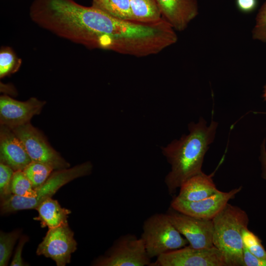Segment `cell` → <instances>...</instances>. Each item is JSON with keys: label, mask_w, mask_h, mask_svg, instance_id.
<instances>
[{"label": "cell", "mask_w": 266, "mask_h": 266, "mask_svg": "<svg viewBox=\"0 0 266 266\" xmlns=\"http://www.w3.org/2000/svg\"><path fill=\"white\" fill-rule=\"evenodd\" d=\"M218 124L212 121L207 126L206 122L200 118L195 124L188 125L189 133L183 135L162 148V153L171 166L165 182L169 194L176 190L188 179L202 171L205 154L215 138Z\"/></svg>", "instance_id": "1"}, {"label": "cell", "mask_w": 266, "mask_h": 266, "mask_svg": "<svg viewBox=\"0 0 266 266\" xmlns=\"http://www.w3.org/2000/svg\"><path fill=\"white\" fill-rule=\"evenodd\" d=\"M212 221L213 246L223 254L227 266H243L242 232L248 228L247 213L228 203Z\"/></svg>", "instance_id": "2"}, {"label": "cell", "mask_w": 266, "mask_h": 266, "mask_svg": "<svg viewBox=\"0 0 266 266\" xmlns=\"http://www.w3.org/2000/svg\"><path fill=\"white\" fill-rule=\"evenodd\" d=\"M92 169L91 163L86 162L71 168L57 170L50 175L42 185L35 189V197L26 198L11 194L1 200V213L3 214L22 210L35 209L62 186L76 178L89 175Z\"/></svg>", "instance_id": "3"}, {"label": "cell", "mask_w": 266, "mask_h": 266, "mask_svg": "<svg viewBox=\"0 0 266 266\" xmlns=\"http://www.w3.org/2000/svg\"><path fill=\"white\" fill-rule=\"evenodd\" d=\"M142 239L149 257L152 259L189 244L166 213H155L143 222Z\"/></svg>", "instance_id": "4"}, {"label": "cell", "mask_w": 266, "mask_h": 266, "mask_svg": "<svg viewBox=\"0 0 266 266\" xmlns=\"http://www.w3.org/2000/svg\"><path fill=\"white\" fill-rule=\"evenodd\" d=\"M142 239L134 234L120 236L105 254L94 261L96 266H149L151 263Z\"/></svg>", "instance_id": "5"}, {"label": "cell", "mask_w": 266, "mask_h": 266, "mask_svg": "<svg viewBox=\"0 0 266 266\" xmlns=\"http://www.w3.org/2000/svg\"><path fill=\"white\" fill-rule=\"evenodd\" d=\"M11 129L23 143L32 161L48 165L56 170L69 167V164L30 122Z\"/></svg>", "instance_id": "6"}, {"label": "cell", "mask_w": 266, "mask_h": 266, "mask_svg": "<svg viewBox=\"0 0 266 266\" xmlns=\"http://www.w3.org/2000/svg\"><path fill=\"white\" fill-rule=\"evenodd\" d=\"M149 266H227L222 252L215 246L198 249L189 245L164 253Z\"/></svg>", "instance_id": "7"}, {"label": "cell", "mask_w": 266, "mask_h": 266, "mask_svg": "<svg viewBox=\"0 0 266 266\" xmlns=\"http://www.w3.org/2000/svg\"><path fill=\"white\" fill-rule=\"evenodd\" d=\"M166 213L190 246L198 249L214 246L212 220L193 217L179 212L170 206Z\"/></svg>", "instance_id": "8"}, {"label": "cell", "mask_w": 266, "mask_h": 266, "mask_svg": "<svg viewBox=\"0 0 266 266\" xmlns=\"http://www.w3.org/2000/svg\"><path fill=\"white\" fill-rule=\"evenodd\" d=\"M77 245L74 233L67 224L48 229L36 252L37 255L51 258L57 266H65L70 263Z\"/></svg>", "instance_id": "9"}, {"label": "cell", "mask_w": 266, "mask_h": 266, "mask_svg": "<svg viewBox=\"0 0 266 266\" xmlns=\"http://www.w3.org/2000/svg\"><path fill=\"white\" fill-rule=\"evenodd\" d=\"M241 190L240 186L229 192L219 191L208 198L193 201L183 200L176 197L171 201L170 207L193 217L212 220Z\"/></svg>", "instance_id": "10"}, {"label": "cell", "mask_w": 266, "mask_h": 266, "mask_svg": "<svg viewBox=\"0 0 266 266\" xmlns=\"http://www.w3.org/2000/svg\"><path fill=\"white\" fill-rule=\"evenodd\" d=\"M35 98L25 101L15 100L7 96L0 98V125L13 129L30 122L34 115L39 114L45 104Z\"/></svg>", "instance_id": "11"}, {"label": "cell", "mask_w": 266, "mask_h": 266, "mask_svg": "<svg viewBox=\"0 0 266 266\" xmlns=\"http://www.w3.org/2000/svg\"><path fill=\"white\" fill-rule=\"evenodd\" d=\"M0 160L14 171H23L32 162L21 140L10 128L1 125L0 129Z\"/></svg>", "instance_id": "12"}, {"label": "cell", "mask_w": 266, "mask_h": 266, "mask_svg": "<svg viewBox=\"0 0 266 266\" xmlns=\"http://www.w3.org/2000/svg\"><path fill=\"white\" fill-rule=\"evenodd\" d=\"M162 17L175 30L182 31L199 13L197 0H156Z\"/></svg>", "instance_id": "13"}, {"label": "cell", "mask_w": 266, "mask_h": 266, "mask_svg": "<svg viewBox=\"0 0 266 266\" xmlns=\"http://www.w3.org/2000/svg\"><path fill=\"white\" fill-rule=\"evenodd\" d=\"M177 198L189 201H198L208 198L218 192L211 175L203 172L186 180L179 188Z\"/></svg>", "instance_id": "14"}, {"label": "cell", "mask_w": 266, "mask_h": 266, "mask_svg": "<svg viewBox=\"0 0 266 266\" xmlns=\"http://www.w3.org/2000/svg\"><path fill=\"white\" fill-rule=\"evenodd\" d=\"M38 215L34 218L40 221L42 227L48 229L68 224L67 218L71 211L62 207L58 200L48 198L42 202L35 209Z\"/></svg>", "instance_id": "15"}, {"label": "cell", "mask_w": 266, "mask_h": 266, "mask_svg": "<svg viewBox=\"0 0 266 266\" xmlns=\"http://www.w3.org/2000/svg\"><path fill=\"white\" fill-rule=\"evenodd\" d=\"M129 0L133 21L150 23L162 19L156 0Z\"/></svg>", "instance_id": "16"}, {"label": "cell", "mask_w": 266, "mask_h": 266, "mask_svg": "<svg viewBox=\"0 0 266 266\" xmlns=\"http://www.w3.org/2000/svg\"><path fill=\"white\" fill-rule=\"evenodd\" d=\"M92 5L113 17L133 21L129 0H92Z\"/></svg>", "instance_id": "17"}, {"label": "cell", "mask_w": 266, "mask_h": 266, "mask_svg": "<svg viewBox=\"0 0 266 266\" xmlns=\"http://www.w3.org/2000/svg\"><path fill=\"white\" fill-rule=\"evenodd\" d=\"M53 170L48 165L32 161L23 171L36 189L45 183Z\"/></svg>", "instance_id": "18"}, {"label": "cell", "mask_w": 266, "mask_h": 266, "mask_svg": "<svg viewBox=\"0 0 266 266\" xmlns=\"http://www.w3.org/2000/svg\"><path fill=\"white\" fill-rule=\"evenodd\" d=\"M12 194L26 198H34L36 192L32 184L23 171L18 170L14 172L10 185Z\"/></svg>", "instance_id": "19"}, {"label": "cell", "mask_w": 266, "mask_h": 266, "mask_svg": "<svg viewBox=\"0 0 266 266\" xmlns=\"http://www.w3.org/2000/svg\"><path fill=\"white\" fill-rule=\"evenodd\" d=\"M22 61L9 47H2L0 51V77L3 78L17 71Z\"/></svg>", "instance_id": "20"}, {"label": "cell", "mask_w": 266, "mask_h": 266, "mask_svg": "<svg viewBox=\"0 0 266 266\" xmlns=\"http://www.w3.org/2000/svg\"><path fill=\"white\" fill-rule=\"evenodd\" d=\"M21 231L16 230L9 233H0V266H7L11 256L13 247L19 236Z\"/></svg>", "instance_id": "21"}, {"label": "cell", "mask_w": 266, "mask_h": 266, "mask_svg": "<svg viewBox=\"0 0 266 266\" xmlns=\"http://www.w3.org/2000/svg\"><path fill=\"white\" fill-rule=\"evenodd\" d=\"M242 238L243 246L256 256L266 260V250L256 234L246 228L242 231Z\"/></svg>", "instance_id": "22"}, {"label": "cell", "mask_w": 266, "mask_h": 266, "mask_svg": "<svg viewBox=\"0 0 266 266\" xmlns=\"http://www.w3.org/2000/svg\"><path fill=\"white\" fill-rule=\"evenodd\" d=\"M252 33L254 39L266 42V0L257 14Z\"/></svg>", "instance_id": "23"}, {"label": "cell", "mask_w": 266, "mask_h": 266, "mask_svg": "<svg viewBox=\"0 0 266 266\" xmlns=\"http://www.w3.org/2000/svg\"><path fill=\"white\" fill-rule=\"evenodd\" d=\"M14 171L9 166L0 162V197L2 200L11 194L10 185Z\"/></svg>", "instance_id": "24"}, {"label": "cell", "mask_w": 266, "mask_h": 266, "mask_svg": "<svg viewBox=\"0 0 266 266\" xmlns=\"http://www.w3.org/2000/svg\"><path fill=\"white\" fill-rule=\"evenodd\" d=\"M243 266H266V260L260 258L243 246Z\"/></svg>", "instance_id": "25"}, {"label": "cell", "mask_w": 266, "mask_h": 266, "mask_svg": "<svg viewBox=\"0 0 266 266\" xmlns=\"http://www.w3.org/2000/svg\"><path fill=\"white\" fill-rule=\"evenodd\" d=\"M28 240V238L26 236H21L18 245L16 249L14 257L10 263L11 266H27L23 261L22 257V252L25 244Z\"/></svg>", "instance_id": "26"}, {"label": "cell", "mask_w": 266, "mask_h": 266, "mask_svg": "<svg viewBox=\"0 0 266 266\" xmlns=\"http://www.w3.org/2000/svg\"><path fill=\"white\" fill-rule=\"evenodd\" d=\"M236 5L240 11L248 13L255 10L258 5V0H236Z\"/></svg>", "instance_id": "27"}, {"label": "cell", "mask_w": 266, "mask_h": 266, "mask_svg": "<svg viewBox=\"0 0 266 266\" xmlns=\"http://www.w3.org/2000/svg\"><path fill=\"white\" fill-rule=\"evenodd\" d=\"M265 143V141L264 140L261 146L259 159L262 165V177L266 180V151Z\"/></svg>", "instance_id": "28"}, {"label": "cell", "mask_w": 266, "mask_h": 266, "mask_svg": "<svg viewBox=\"0 0 266 266\" xmlns=\"http://www.w3.org/2000/svg\"><path fill=\"white\" fill-rule=\"evenodd\" d=\"M263 97L264 98V100L266 101V85L264 87Z\"/></svg>", "instance_id": "29"}]
</instances>
